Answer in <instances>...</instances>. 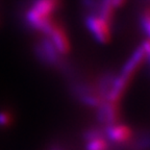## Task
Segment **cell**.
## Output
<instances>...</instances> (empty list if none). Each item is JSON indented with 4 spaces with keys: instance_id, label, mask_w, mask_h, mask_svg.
Returning a JSON list of instances; mask_svg holds the SVG:
<instances>
[{
    "instance_id": "7",
    "label": "cell",
    "mask_w": 150,
    "mask_h": 150,
    "mask_svg": "<svg viewBox=\"0 0 150 150\" xmlns=\"http://www.w3.org/2000/svg\"><path fill=\"white\" fill-rule=\"evenodd\" d=\"M59 8V0H33L30 9L38 15L50 18L51 15Z\"/></svg>"
},
{
    "instance_id": "2",
    "label": "cell",
    "mask_w": 150,
    "mask_h": 150,
    "mask_svg": "<svg viewBox=\"0 0 150 150\" xmlns=\"http://www.w3.org/2000/svg\"><path fill=\"white\" fill-rule=\"evenodd\" d=\"M132 130L126 124H121L119 122L105 127L104 136L108 142L122 145L127 142H130L132 138Z\"/></svg>"
},
{
    "instance_id": "4",
    "label": "cell",
    "mask_w": 150,
    "mask_h": 150,
    "mask_svg": "<svg viewBox=\"0 0 150 150\" xmlns=\"http://www.w3.org/2000/svg\"><path fill=\"white\" fill-rule=\"evenodd\" d=\"M98 120L104 126H110L119 121V108L117 103L104 100L98 106Z\"/></svg>"
},
{
    "instance_id": "3",
    "label": "cell",
    "mask_w": 150,
    "mask_h": 150,
    "mask_svg": "<svg viewBox=\"0 0 150 150\" xmlns=\"http://www.w3.org/2000/svg\"><path fill=\"white\" fill-rule=\"evenodd\" d=\"M35 52L38 56L44 63L50 66H59L61 65V54L54 48L53 44L49 39H44L41 41L35 47Z\"/></svg>"
},
{
    "instance_id": "1",
    "label": "cell",
    "mask_w": 150,
    "mask_h": 150,
    "mask_svg": "<svg viewBox=\"0 0 150 150\" xmlns=\"http://www.w3.org/2000/svg\"><path fill=\"white\" fill-rule=\"evenodd\" d=\"M86 26L94 39L101 44L108 43L110 40V24L96 14L86 17Z\"/></svg>"
},
{
    "instance_id": "10",
    "label": "cell",
    "mask_w": 150,
    "mask_h": 150,
    "mask_svg": "<svg viewBox=\"0 0 150 150\" xmlns=\"http://www.w3.org/2000/svg\"><path fill=\"white\" fill-rule=\"evenodd\" d=\"M13 116L8 112L1 110L0 112V127H6L12 124Z\"/></svg>"
},
{
    "instance_id": "8",
    "label": "cell",
    "mask_w": 150,
    "mask_h": 150,
    "mask_svg": "<svg viewBox=\"0 0 150 150\" xmlns=\"http://www.w3.org/2000/svg\"><path fill=\"white\" fill-rule=\"evenodd\" d=\"M87 150H108V142L105 137L90 140L86 145Z\"/></svg>"
},
{
    "instance_id": "9",
    "label": "cell",
    "mask_w": 150,
    "mask_h": 150,
    "mask_svg": "<svg viewBox=\"0 0 150 150\" xmlns=\"http://www.w3.org/2000/svg\"><path fill=\"white\" fill-rule=\"evenodd\" d=\"M102 137H105L104 136V132L99 128H90L83 134V138L86 140V142H88L90 140H93V139L102 138Z\"/></svg>"
},
{
    "instance_id": "12",
    "label": "cell",
    "mask_w": 150,
    "mask_h": 150,
    "mask_svg": "<svg viewBox=\"0 0 150 150\" xmlns=\"http://www.w3.org/2000/svg\"><path fill=\"white\" fill-rule=\"evenodd\" d=\"M126 0H99V2L102 4L110 5V6L114 7V8H118V7L122 6L124 4Z\"/></svg>"
},
{
    "instance_id": "5",
    "label": "cell",
    "mask_w": 150,
    "mask_h": 150,
    "mask_svg": "<svg viewBox=\"0 0 150 150\" xmlns=\"http://www.w3.org/2000/svg\"><path fill=\"white\" fill-rule=\"evenodd\" d=\"M48 37H49V40L51 41V43L53 44L54 48L57 50V52L61 55H66V54L69 53V51H70V42H69L68 35H67V33L64 29V27L55 23L53 29L51 30Z\"/></svg>"
},
{
    "instance_id": "6",
    "label": "cell",
    "mask_w": 150,
    "mask_h": 150,
    "mask_svg": "<svg viewBox=\"0 0 150 150\" xmlns=\"http://www.w3.org/2000/svg\"><path fill=\"white\" fill-rule=\"evenodd\" d=\"M78 98L89 106L92 108H98L101 103L104 101L103 97L99 94L98 90H94L86 86H79L75 89Z\"/></svg>"
},
{
    "instance_id": "11",
    "label": "cell",
    "mask_w": 150,
    "mask_h": 150,
    "mask_svg": "<svg viewBox=\"0 0 150 150\" xmlns=\"http://www.w3.org/2000/svg\"><path fill=\"white\" fill-rule=\"evenodd\" d=\"M141 25H142V30L144 31L146 35H149V28H150V22H149V13H148V9L145 11L143 15H142V18H141Z\"/></svg>"
}]
</instances>
